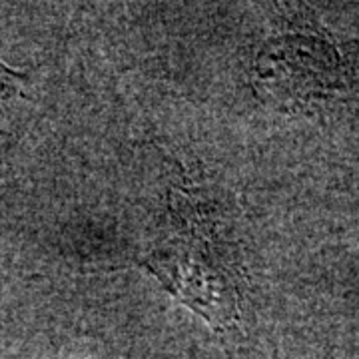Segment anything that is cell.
<instances>
[{"mask_svg":"<svg viewBox=\"0 0 359 359\" xmlns=\"http://www.w3.org/2000/svg\"><path fill=\"white\" fill-rule=\"evenodd\" d=\"M174 294L212 323L230 325L236 318V280L218 250L200 233L170 240L148 262Z\"/></svg>","mask_w":359,"mask_h":359,"instance_id":"1","label":"cell"},{"mask_svg":"<svg viewBox=\"0 0 359 359\" xmlns=\"http://www.w3.org/2000/svg\"><path fill=\"white\" fill-rule=\"evenodd\" d=\"M14 74L11 70H6L4 66L0 65V92H4L6 88H11V82H13Z\"/></svg>","mask_w":359,"mask_h":359,"instance_id":"2","label":"cell"}]
</instances>
